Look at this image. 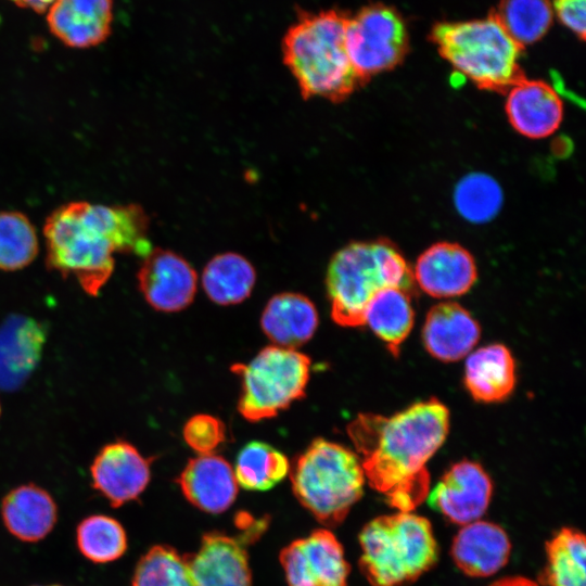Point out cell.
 <instances>
[{"mask_svg":"<svg viewBox=\"0 0 586 586\" xmlns=\"http://www.w3.org/2000/svg\"><path fill=\"white\" fill-rule=\"evenodd\" d=\"M448 429L447 407L431 398L392 417L360 413L347 433L370 486L390 506L411 512L430 494L426 462L445 442Z\"/></svg>","mask_w":586,"mask_h":586,"instance_id":"1","label":"cell"},{"mask_svg":"<svg viewBox=\"0 0 586 586\" xmlns=\"http://www.w3.org/2000/svg\"><path fill=\"white\" fill-rule=\"evenodd\" d=\"M149 218L137 204L103 205L75 201L46 219V263L64 278L73 276L81 289L97 296L114 270L115 253L148 255Z\"/></svg>","mask_w":586,"mask_h":586,"instance_id":"2","label":"cell"},{"mask_svg":"<svg viewBox=\"0 0 586 586\" xmlns=\"http://www.w3.org/2000/svg\"><path fill=\"white\" fill-rule=\"evenodd\" d=\"M348 15L337 10L301 12L282 41L283 62L304 99L345 100L360 85L347 56Z\"/></svg>","mask_w":586,"mask_h":586,"instance_id":"3","label":"cell"},{"mask_svg":"<svg viewBox=\"0 0 586 586\" xmlns=\"http://www.w3.org/2000/svg\"><path fill=\"white\" fill-rule=\"evenodd\" d=\"M326 281L331 316L344 327L364 326L366 307L379 291L400 288L412 293L415 283L407 262L386 241L344 246L332 257Z\"/></svg>","mask_w":586,"mask_h":586,"instance_id":"4","label":"cell"},{"mask_svg":"<svg viewBox=\"0 0 586 586\" xmlns=\"http://www.w3.org/2000/svg\"><path fill=\"white\" fill-rule=\"evenodd\" d=\"M359 569L372 586H400L437 561L432 525L423 517L398 511L371 520L359 534Z\"/></svg>","mask_w":586,"mask_h":586,"instance_id":"5","label":"cell"},{"mask_svg":"<svg viewBox=\"0 0 586 586\" xmlns=\"http://www.w3.org/2000/svg\"><path fill=\"white\" fill-rule=\"evenodd\" d=\"M290 475L300 504L328 527L345 520L362 496L366 480L356 454L323 438L297 457Z\"/></svg>","mask_w":586,"mask_h":586,"instance_id":"6","label":"cell"},{"mask_svg":"<svg viewBox=\"0 0 586 586\" xmlns=\"http://www.w3.org/2000/svg\"><path fill=\"white\" fill-rule=\"evenodd\" d=\"M441 55L477 87L507 90L522 77L521 48L495 15L460 23H442L432 31Z\"/></svg>","mask_w":586,"mask_h":586,"instance_id":"7","label":"cell"},{"mask_svg":"<svg viewBox=\"0 0 586 586\" xmlns=\"http://www.w3.org/2000/svg\"><path fill=\"white\" fill-rule=\"evenodd\" d=\"M310 358L292 348L270 345L249 364H235L231 371L242 383L239 411L249 421L272 418L305 395Z\"/></svg>","mask_w":586,"mask_h":586,"instance_id":"8","label":"cell"},{"mask_svg":"<svg viewBox=\"0 0 586 586\" xmlns=\"http://www.w3.org/2000/svg\"><path fill=\"white\" fill-rule=\"evenodd\" d=\"M345 48L360 84L395 67L407 50L405 24L393 9L373 4L348 16Z\"/></svg>","mask_w":586,"mask_h":586,"instance_id":"9","label":"cell"},{"mask_svg":"<svg viewBox=\"0 0 586 586\" xmlns=\"http://www.w3.org/2000/svg\"><path fill=\"white\" fill-rule=\"evenodd\" d=\"M266 525L262 520L249 523L238 535L204 534L198 551L183 556L194 586H252L247 545Z\"/></svg>","mask_w":586,"mask_h":586,"instance_id":"10","label":"cell"},{"mask_svg":"<svg viewBox=\"0 0 586 586\" xmlns=\"http://www.w3.org/2000/svg\"><path fill=\"white\" fill-rule=\"evenodd\" d=\"M289 586H346L349 564L344 549L328 528H317L280 552Z\"/></svg>","mask_w":586,"mask_h":586,"instance_id":"11","label":"cell"},{"mask_svg":"<svg viewBox=\"0 0 586 586\" xmlns=\"http://www.w3.org/2000/svg\"><path fill=\"white\" fill-rule=\"evenodd\" d=\"M152 458L143 457L130 443L118 440L103 446L91 467L92 486L118 508L135 500L150 482Z\"/></svg>","mask_w":586,"mask_h":586,"instance_id":"12","label":"cell"},{"mask_svg":"<svg viewBox=\"0 0 586 586\" xmlns=\"http://www.w3.org/2000/svg\"><path fill=\"white\" fill-rule=\"evenodd\" d=\"M146 302L161 311H178L193 301L198 277L191 265L176 253L152 249L137 273Z\"/></svg>","mask_w":586,"mask_h":586,"instance_id":"13","label":"cell"},{"mask_svg":"<svg viewBox=\"0 0 586 586\" xmlns=\"http://www.w3.org/2000/svg\"><path fill=\"white\" fill-rule=\"evenodd\" d=\"M492 494L493 483L485 470L476 462L462 460L450 467L428 499L449 521L466 525L485 513Z\"/></svg>","mask_w":586,"mask_h":586,"instance_id":"14","label":"cell"},{"mask_svg":"<svg viewBox=\"0 0 586 586\" xmlns=\"http://www.w3.org/2000/svg\"><path fill=\"white\" fill-rule=\"evenodd\" d=\"M413 281L426 294L454 297L468 292L476 281L477 271L472 255L454 242H437L417 259Z\"/></svg>","mask_w":586,"mask_h":586,"instance_id":"15","label":"cell"},{"mask_svg":"<svg viewBox=\"0 0 586 586\" xmlns=\"http://www.w3.org/2000/svg\"><path fill=\"white\" fill-rule=\"evenodd\" d=\"M507 91V117L520 135L542 139L559 128L563 118V103L550 85L522 76Z\"/></svg>","mask_w":586,"mask_h":586,"instance_id":"16","label":"cell"},{"mask_svg":"<svg viewBox=\"0 0 586 586\" xmlns=\"http://www.w3.org/2000/svg\"><path fill=\"white\" fill-rule=\"evenodd\" d=\"M51 33L71 48H90L111 33L112 0H54L48 9Z\"/></svg>","mask_w":586,"mask_h":586,"instance_id":"17","label":"cell"},{"mask_svg":"<svg viewBox=\"0 0 586 586\" xmlns=\"http://www.w3.org/2000/svg\"><path fill=\"white\" fill-rule=\"evenodd\" d=\"M178 483L184 497L208 513L226 511L238 495L233 468L222 457L202 454L189 460Z\"/></svg>","mask_w":586,"mask_h":586,"instance_id":"18","label":"cell"},{"mask_svg":"<svg viewBox=\"0 0 586 586\" xmlns=\"http://www.w3.org/2000/svg\"><path fill=\"white\" fill-rule=\"evenodd\" d=\"M481 335L471 314L455 302H442L428 313L422 329L426 351L436 359L451 362L468 356Z\"/></svg>","mask_w":586,"mask_h":586,"instance_id":"19","label":"cell"},{"mask_svg":"<svg viewBox=\"0 0 586 586\" xmlns=\"http://www.w3.org/2000/svg\"><path fill=\"white\" fill-rule=\"evenodd\" d=\"M510 549L508 535L499 525L477 520L460 528L453 542L451 556L464 574L486 577L508 562Z\"/></svg>","mask_w":586,"mask_h":586,"instance_id":"20","label":"cell"},{"mask_svg":"<svg viewBox=\"0 0 586 586\" xmlns=\"http://www.w3.org/2000/svg\"><path fill=\"white\" fill-rule=\"evenodd\" d=\"M1 515L8 531L23 542L46 537L58 519V508L43 488L27 484L12 489L2 500Z\"/></svg>","mask_w":586,"mask_h":586,"instance_id":"21","label":"cell"},{"mask_svg":"<svg viewBox=\"0 0 586 586\" xmlns=\"http://www.w3.org/2000/svg\"><path fill=\"white\" fill-rule=\"evenodd\" d=\"M260 324L277 346L295 349L314 335L318 326V313L306 296L280 293L267 303Z\"/></svg>","mask_w":586,"mask_h":586,"instance_id":"22","label":"cell"},{"mask_svg":"<svg viewBox=\"0 0 586 586\" xmlns=\"http://www.w3.org/2000/svg\"><path fill=\"white\" fill-rule=\"evenodd\" d=\"M43 342L42 327L30 318H10L0 327V387L14 388L28 377Z\"/></svg>","mask_w":586,"mask_h":586,"instance_id":"23","label":"cell"},{"mask_svg":"<svg viewBox=\"0 0 586 586\" xmlns=\"http://www.w3.org/2000/svg\"><path fill=\"white\" fill-rule=\"evenodd\" d=\"M464 384L479 402L494 403L507 398L515 384V365L510 351L502 344H492L469 353Z\"/></svg>","mask_w":586,"mask_h":586,"instance_id":"24","label":"cell"},{"mask_svg":"<svg viewBox=\"0 0 586 586\" xmlns=\"http://www.w3.org/2000/svg\"><path fill=\"white\" fill-rule=\"evenodd\" d=\"M411 294L400 288L383 289L373 295L365 310L364 324L369 326L394 356L413 327Z\"/></svg>","mask_w":586,"mask_h":586,"instance_id":"25","label":"cell"},{"mask_svg":"<svg viewBox=\"0 0 586 586\" xmlns=\"http://www.w3.org/2000/svg\"><path fill=\"white\" fill-rule=\"evenodd\" d=\"M256 272L242 255L224 253L216 255L205 266L202 285L207 296L219 305L238 304L250 296Z\"/></svg>","mask_w":586,"mask_h":586,"instance_id":"26","label":"cell"},{"mask_svg":"<svg viewBox=\"0 0 586 586\" xmlns=\"http://www.w3.org/2000/svg\"><path fill=\"white\" fill-rule=\"evenodd\" d=\"M547 565L540 583L548 586H586V543L582 532L564 527L547 543Z\"/></svg>","mask_w":586,"mask_h":586,"instance_id":"27","label":"cell"},{"mask_svg":"<svg viewBox=\"0 0 586 586\" xmlns=\"http://www.w3.org/2000/svg\"><path fill=\"white\" fill-rule=\"evenodd\" d=\"M237 483L249 491H268L290 472L288 458L275 447L251 442L239 453L233 469Z\"/></svg>","mask_w":586,"mask_h":586,"instance_id":"28","label":"cell"},{"mask_svg":"<svg viewBox=\"0 0 586 586\" xmlns=\"http://www.w3.org/2000/svg\"><path fill=\"white\" fill-rule=\"evenodd\" d=\"M454 203L463 219L473 224H484L498 215L504 203V193L495 178L485 173L474 171L457 182Z\"/></svg>","mask_w":586,"mask_h":586,"instance_id":"29","label":"cell"},{"mask_svg":"<svg viewBox=\"0 0 586 586\" xmlns=\"http://www.w3.org/2000/svg\"><path fill=\"white\" fill-rule=\"evenodd\" d=\"M494 15L522 47L539 40L547 33L553 11L548 0H504Z\"/></svg>","mask_w":586,"mask_h":586,"instance_id":"30","label":"cell"},{"mask_svg":"<svg viewBox=\"0 0 586 586\" xmlns=\"http://www.w3.org/2000/svg\"><path fill=\"white\" fill-rule=\"evenodd\" d=\"M80 552L95 563L119 559L127 550V535L122 524L107 515L94 514L84 519L77 527Z\"/></svg>","mask_w":586,"mask_h":586,"instance_id":"31","label":"cell"},{"mask_svg":"<svg viewBox=\"0 0 586 586\" xmlns=\"http://www.w3.org/2000/svg\"><path fill=\"white\" fill-rule=\"evenodd\" d=\"M36 229L21 212H0V270L14 271L28 266L38 254Z\"/></svg>","mask_w":586,"mask_h":586,"instance_id":"32","label":"cell"},{"mask_svg":"<svg viewBox=\"0 0 586 586\" xmlns=\"http://www.w3.org/2000/svg\"><path fill=\"white\" fill-rule=\"evenodd\" d=\"M131 586H194L183 556L167 545H155L138 561Z\"/></svg>","mask_w":586,"mask_h":586,"instance_id":"33","label":"cell"},{"mask_svg":"<svg viewBox=\"0 0 586 586\" xmlns=\"http://www.w3.org/2000/svg\"><path fill=\"white\" fill-rule=\"evenodd\" d=\"M187 444L200 455L211 454L226 440L224 423L211 415H196L183 428Z\"/></svg>","mask_w":586,"mask_h":586,"instance_id":"34","label":"cell"},{"mask_svg":"<svg viewBox=\"0 0 586 586\" xmlns=\"http://www.w3.org/2000/svg\"><path fill=\"white\" fill-rule=\"evenodd\" d=\"M552 11L568 29L585 38L586 0H555Z\"/></svg>","mask_w":586,"mask_h":586,"instance_id":"35","label":"cell"},{"mask_svg":"<svg viewBox=\"0 0 586 586\" xmlns=\"http://www.w3.org/2000/svg\"><path fill=\"white\" fill-rule=\"evenodd\" d=\"M22 8L31 9L37 13H42L49 9L54 0H10Z\"/></svg>","mask_w":586,"mask_h":586,"instance_id":"36","label":"cell"},{"mask_svg":"<svg viewBox=\"0 0 586 586\" xmlns=\"http://www.w3.org/2000/svg\"><path fill=\"white\" fill-rule=\"evenodd\" d=\"M491 586H537V584L525 577H509L497 581Z\"/></svg>","mask_w":586,"mask_h":586,"instance_id":"37","label":"cell"},{"mask_svg":"<svg viewBox=\"0 0 586 586\" xmlns=\"http://www.w3.org/2000/svg\"><path fill=\"white\" fill-rule=\"evenodd\" d=\"M49 586H60V585H49Z\"/></svg>","mask_w":586,"mask_h":586,"instance_id":"38","label":"cell"},{"mask_svg":"<svg viewBox=\"0 0 586 586\" xmlns=\"http://www.w3.org/2000/svg\"><path fill=\"white\" fill-rule=\"evenodd\" d=\"M1 411V410H0Z\"/></svg>","mask_w":586,"mask_h":586,"instance_id":"39","label":"cell"}]
</instances>
